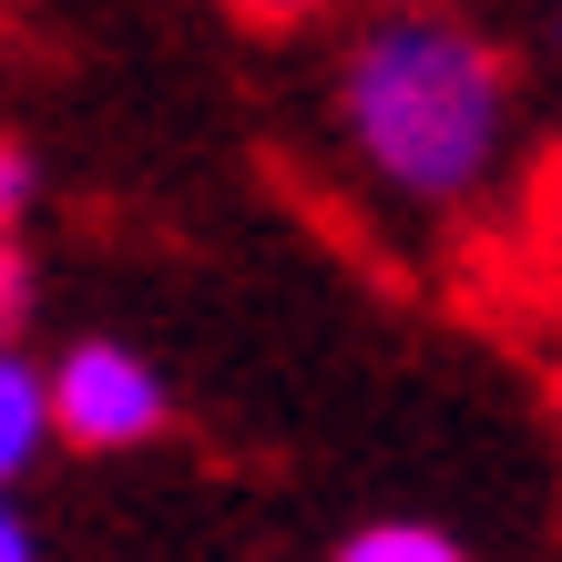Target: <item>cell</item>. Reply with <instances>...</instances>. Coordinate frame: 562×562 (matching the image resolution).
<instances>
[{"mask_svg": "<svg viewBox=\"0 0 562 562\" xmlns=\"http://www.w3.org/2000/svg\"><path fill=\"white\" fill-rule=\"evenodd\" d=\"M338 113H348V144L369 154L379 184H400L409 205H460L502 164L512 72L481 31H460L440 11H400L348 52Z\"/></svg>", "mask_w": 562, "mask_h": 562, "instance_id": "6da1fadb", "label": "cell"}, {"mask_svg": "<svg viewBox=\"0 0 562 562\" xmlns=\"http://www.w3.org/2000/svg\"><path fill=\"white\" fill-rule=\"evenodd\" d=\"M164 419H175V400H164L154 358L113 348V338H82L52 369V429L72 450H134V440H154Z\"/></svg>", "mask_w": 562, "mask_h": 562, "instance_id": "7a4b0ae2", "label": "cell"}, {"mask_svg": "<svg viewBox=\"0 0 562 562\" xmlns=\"http://www.w3.org/2000/svg\"><path fill=\"white\" fill-rule=\"evenodd\" d=\"M42 440H52V379L31 358H11V338H0V491L42 460Z\"/></svg>", "mask_w": 562, "mask_h": 562, "instance_id": "3957f363", "label": "cell"}, {"mask_svg": "<svg viewBox=\"0 0 562 562\" xmlns=\"http://www.w3.org/2000/svg\"><path fill=\"white\" fill-rule=\"evenodd\" d=\"M338 562H460L450 532H429V521H369V532H348Z\"/></svg>", "mask_w": 562, "mask_h": 562, "instance_id": "277c9868", "label": "cell"}, {"mask_svg": "<svg viewBox=\"0 0 562 562\" xmlns=\"http://www.w3.org/2000/svg\"><path fill=\"white\" fill-rule=\"evenodd\" d=\"M31 194H42V175H31V154L0 134V225H11V236L31 225Z\"/></svg>", "mask_w": 562, "mask_h": 562, "instance_id": "5b68a950", "label": "cell"}, {"mask_svg": "<svg viewBox=\"0 0 562 562\" xmlns=\"http://www.w3.org/2000/svg\"><path fill=\"white\" fill-rule=\"evenodd\" d=\"M21 317H31V256H21L11 225H0V338H11Z\"/></svg>", "mask_w": 562, "mask_h": 562, "instance_id": "8992f818", "label": "cell"}, {"mask_svg": "<svg viewBox=\"0 0 562 562\" xmlns=\"http://www.w3.org/2000/svg\"><path fill=\"white\" fill-rule=\"evenodd\" d=\"M236 21H256V31H296V21H317L327 0H225Z\"/></svg>", "mask_w": 562, "mask_h": 562, "instance_id": "52a82bcc", "label": "cell"}, {"mask_svg": "<svg viewBox=\"0 0 562 562\" xmlns=\"http://www.w3.org/2000/svg\"><path fill=\"white\" fill-rule=\"evenodd\" d=\"M0 562H31V521L11 512V491H0Z\"/></svg>", "mask_w": 562, "mask_h": 562, "instance_id": "ba28073f", "label": "cell"}, {"mask_svg": "<svg viewBox=\"0 0 562 562\" xmlns=\"http://www.w3.org/2000/svg\"><path fill=\"white\" fill-rule=\"evenodd\" d=\"M542 236L562 246V164H552V175H542Z\"/></svg>", "mask_w": 562, "mask_h": 562, "instance_id": "9c48e42d", "label": "cell"}, {"mask_svg": "<svg viewBox=\"0 0 562 562\" xmlns=\"http://www.w3.org/2000/svg\"><path fill=\"white\" fill-rule=\"evenodd\" d=\"M552 409H562V369H552Z\"/></svg>", "mask_w": 562, "mask_h": 562, "instance_id": "30bf717a", "label": "cell"}]
</instances>
